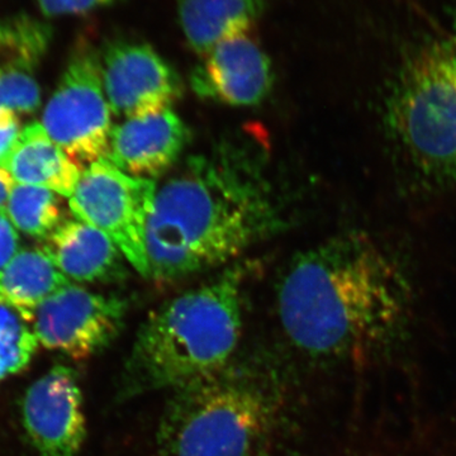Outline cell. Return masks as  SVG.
<instances>
[{"mask_svg":"<svg viewBox=\"0 0 456 456\" xmlns=\"http://www.w3.org/2000/svg\"><path fill=\"white\" fill-rule=\"evenodd\" d=\"M110 113L101 55L92 42L82 38L45 107L42 127L71 160L86 167L107 159L113 128Z\"/></svg>","mask_w":456,"mask_h":456,"instance_id":"8992f818","label":"cell"},{"mask_svg":"<svg viewBox=\"0 0 456 456\" xmlns=\"http://www.w3.org/2000/svg\"><path fill=\"white\" fill-rule=\"evenodd\" d=\"M59 197L49 189L16 183L5 215L17 231L45 241L65 221Z\"/></svg>","mask_w":456,"mask_h":456,"instance_id":"e0dca14e","label":"cell"},{"mask_svg":"<svg viewBox=\"0 0 456 456\" xmlns=\"http://www.w3.org/2000/svg\"><path fill=\"white\" fill-rule=\"evenodd\" d=\"M128 302L69 284L33 314L38 342L69 358H92L112 345L125 327Z\"/></svg>","mask_w":456,"mask_h":456,"instance_id":"ba28073f","label":"cell"},{"mask_svg":"<svg viewBox=\"0 0 456 456\" xmlns=\"http://www.w3.org/2000/svg\"><path fill=\"white\" fill-rule=\"evenodd\" d=\"M281 386L256 358H235L171 391L156 443L164 456H259L278 425Z\"/></svg>","mask_w":456,"mask_h":456,"instance_id":"277c9868","label":"cell"},{"mask_svg":"<svg viewBox=\"0 0 456 456\" xmlns=\"http://www.w3.org/2000/svg\"><path fill=\"white\" fill-rule=\"evenodd\" d=\"M245 274L230 266L152 311L132 342L119 395L171 392L227 364L241 338Z\"/></svg>","mask_w":456,"mask_h":456,"instance_id":"3957f363","label":"cell"},{"mask_svg":"<svg viewBox=\"0 0 456 456\" xmlns=\"http://www.w3.org/2000/svg\"><path fill=\"white\" fill-rule=\"evenodd\" d=\"M265 0H179L176 13L189 46L200 56L222 41L253 32Z\"/></svg>","mask_w":456,"mask_h":456,"instance_id":"5bb4252c","label":"cell"},{"mask_svg":"<svg viewBox=\"0 0 456 456\" xmlns=\"http://www.w3.org/2000/svg\"><path fill=\"white\" fill-rule=\"evenodd\" d=\"M156 189V180L136 178L101 159L84 167L69 198L74 217L103 231L128 264L146 279L150 278L146 224Z\"/></svg>","mask_w":456,"mask_h":456,"instance_id":"52a82bcc","label":"cell"},{"mask_svg":"<svg viewBox=\"0 0 456 456\" xmlns=\"http://www.w3.org/2000/svg\"><path fill=\"white\" fill-rule=\"evenodd\" d=\"M41 248L69 281L114 283L128 275L125 256L112 239L77 218L62 222Z\"/></svg>","mask_w":456,"mask_h":456,"instance_id":"4fadbf2b","label":"cell"},{"mask_svg":"<svg viewBox=\"0 0 456 456\" xmlns=\"http://www.w3.org/2000/svg\"><path fill=\"white\" fill-rule=\"evenodd\" d=\"M122 0H37L38 8L45 17L84 16Z\"/></svg>","mask_w":456,"mask_h":456,"instance_id":"44dd1931","label":"cell"},{"mask_svg":"<svg viewBox=\"0 0 456 456\" xmlns=\"http://www.w3.org/2000/svg\"><path fill=\"white\" fill-rule=\"evenodd\" d=\"M99 55L104 93L116 116H152L173 110L182 97L178 73L146 42L118 38L108 42Z\"/></svg>","mask_w":456,"mask_h":456,"instance_id":"9c48e42d","label":"cell"},{"mask_svg":"<svg viewBox=\"0 0 456 456\" xmlns=\"http://www.w3.org/2000/svg\"><path fill=\"white\" fill-rule=\"evenodd\" d=\"M70 284L42 248H25L0 272V299L33 317L38 307Z\"/></svg>","mask_w":456,"mask_h":456,"instance_id":"2e32d148","label":"cell"},{"mask_svg":"<svg viewBox=\"0 0 456 456\" xmlns=\"http://www.w3.org/2000/svg\"><path fill=\"white\" fill-rule=\"evenodd\" d=\"M40 23L31 17L20 16L0 22V71L14 64H31L42 47Z\"/></svg>","mask_w":456,"mask_h":456,"instance_id":"d6986e66","label":"cell"},{"mask_svg":"<svg viewBox=\"0 0 456 456\" xmlns=\"http://www.w3.org/2000/svg\"><path fill=\"white\" fill-rule=\"evenodd\" d=\"M7 170L20 184L46 188L69 200L84 167L50 139L41 123L33 122L22 128Z\"/></svg>","mask_w":456,"mask_h":456,"instance_id":"9a60e30c","label":"cell"},{"mask_svg":"<svg viewBox=\"0 0 456 456\" xmlns=\"http://www.w3.org/2000/svg\"><path fill=\"white\" fill-rule=\"evenodd\" d=\"M23 425L41 456H77L86 439L83 395L70 368L56 365L27 389Z\"/></svg>","mask_w":456,"mask_h":456,"instance_id":"30bf717a","label":"cell"},{"mask_svg":"<svg viewBox=\"0 0 456 456\" xmlns=\"http://www.w3.org/2000/svg\"><path fill=\"white\" fill-rule=\"evenodd\" d=\"M386 127L419 178L456 187V35L428 45L402 69Z\"/></svg>","mask_w":456,"mask_h":456,"instance_id":"5b68a950","label":"cell"},{"mask_svg":"<svg viewBox=\"0 0 456 456\" xmlns=\"http://www.w3.org/2000/svg\"><path fill=\"white\" fill-rule=\"evenodd\" d=\"M38 344L33 317L0 299V380L22 371Z\"/></svg>","mask_w":456,"mask_h":456,"instance_id":"ac0fdd59","label":"cell"},{"mask_svg":"<svg viewBox=\"0 0 456 456\" xmlns=\"http://www.w3.org/2000/svg\"><path fill=\"white\" fill-rule=\"evenodd\" d=\"M278 316L297 350L365 365L406 340L415 292L397 257L359 231L297 254L278 285Z\"/></svg>","mask_w":456,"mask_h":456,"instance_id":"6da1fadb","label":"cell"},{"mask_svg":"<svg viewBox=\"0 0 456 456\" xmlns=\"http://www.w3.org/2000/svg\"><path fill=\"white\" fill-rule=\"evenodd\" d=\"M264 152L253 141H224L158 185L146 224L150 281L218 268L283 230Z\"/></svg>","mask_w":456,"mask_h":456,"instance_id":"7a4b0ae2","label":"cell"},{"mask_svg":"<svg viewBox=\"0 0 456 456\" xmlns=\"http://www.w3.org/2000/svg\"><path fill=\"white\" fill-rule=\"evenodd\" d=\"M14 184H16V182H14L12 174L4 167H0V212H5L9 196H11Z\"/></svg>","mask_w":456,"mask_h":456,"instance_id":"cb8c5ba5","label":"cell"},{"mask_svg":"<svg viewBox=\"0 0 456 456\" xmlns=\"http://www.w3.org/2000/svg\"><path fill=\"white\" fill-rule=\"evenodd\" d=\"M22 126L20 116L12 110L0 108V167L7 169L11 156L20 140Z\"/></svg>","mask_w":456,"mask_h":456,"instance_id":"7402d4cb","label":"cell"},{"mask_svg":"<svg viewBox=\"0 0 456 456\" xmlns=\"http://www.w3.org/2000/svg\"><path fill=\"white\" fill-rule=\"evenodd\" d=\"M20 251V237L5 212H0V272Z\"/></svg>","mask_w":456,"mask_h":456,"instance_id":"603a6c76","label":"cell"},{"mask_svg":"<svg viewBox=\"0 0 456 456\" xmlns=\"http://www.w3.org/2000/svg\"><path fill=\"white\" fill-rule=\"evenodd\" d=\"M37 66L16 64L0 71V108L32 114L41 106V88L35 77Z\"/></svg>","mask_w":456,"mask_h":456,"instance_id":"ffe728a7","label":"cell"},{"mask_svg":"<svg viewBox=\"0 0 456 456\" xmlns=\"http://www.w3.org/2000/svg\"><path fill=\"white\" fill-rule=\"evenodd\" d=\"M191 82L200 98L253 107L268 97L274 77L269 56L248 32L218 44L197 66Z\"/></svg>","mask_w":456,"mask_h":456,"instance_id":"8fae6325","label":"cell"},{"mask_svg":"<svg viewBox=\"0 0 456 456\" xmlns=\"http://www.w3.org/2000/svg\"><path fill=\"white\" fill-rule=\"evenodd\" d=\"M189 130L173 110L126 119L110 132L107 160L136 178L156 180L178 163Z\"/></svg>","mask_w":456,"mask_h":456,"instance_id":"7c38bea8","label":"cell"}]
</instances>
